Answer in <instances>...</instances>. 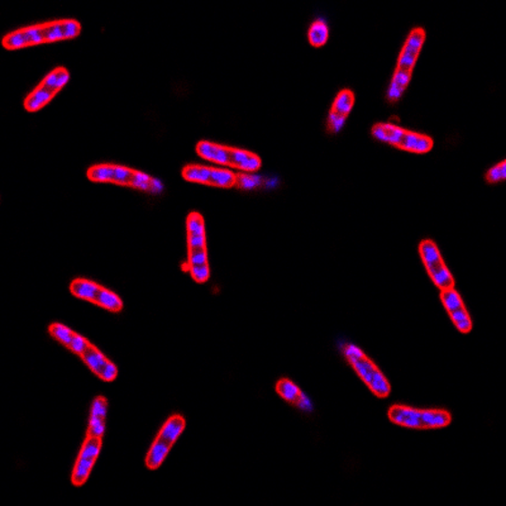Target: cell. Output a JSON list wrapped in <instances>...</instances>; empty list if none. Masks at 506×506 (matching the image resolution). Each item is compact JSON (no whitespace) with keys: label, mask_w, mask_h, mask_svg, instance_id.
Instances as JSON below:
<instances>
[{"label":"cell","mask_w":506,"mask_h":506,"mask_svg":"<svg viewBox=\"0 0 506 506\" xmlns=\"http://www.w3.org/2000/svg\"><path fill=\"white\" fill-rule=\"evenodd\" d=\"M82 33V24L76 20H58L33 24L12 31L2 40L3 48L9 51L33 48L43 43L67 41Z\"/></svg>","instance_id":"6da1fadb"},{"label":"cell","mask_w":506,"mask_h":506,"mask_svg":"<svg viewBox=\"0 0 506 506\" xmlns=\"http://www.w3.org/2000/svg\"><path fill=\"white\" fill-rule=\"evenodd\" d=\"M86 178L92 182L126 186V188L148 192V194H160L161 191H164V184L160 180L144 172H139V170L132 169V167L122 166V164H93L86 172Z\"/></svg>","instance_id":"7a4b0ae2"},{"label":"cell","mask_w":506,"mask_h":506,"mask_svg":"<svg viewBox=\"0 0 506 506\" xmlns=\"http://www.w3.org/2000/svg\"><path fill=\"white\" fill-rule=\"evenodd\" d=\"M186 247H188L189 274L197 284H206L210 279L208 257L206 220L200 213L191 212L186 217Z\"/></svg>","instance_id":"3957f363"},{"label":"cell","mask_w":506,"mask_h":506,"mask_svg":"<svg viewBox=\"0 0 506 506\" xmlns=\"http://www.w3.org/2000/svg\"><path fill=\"white\" fill-rule=\"evenodd\" d=\"M198 156L219 166L231 167L240 173H253L262 166V160L253 152L223 146L216 142L200 141L195 147Z\"/></svg>","instance_id":"277c9868"},{"label":"cell","mask_w":506,"mask_h":506,"mask_svg":"<svg viewBox=\"0 0 506 506\" xmlns=\"http://www.w3.org/2000/svg\"><path fill=\"white\" fill-rule=\"evenodd\" d=\"M372 138L399 150L412 154H427L433 148V138L422 133L402 129L393 123H377L371 129Z\"/></svg>","instance_id":"5b68a950"},{"label":"cell","mask_w":506,"mask_h":506,"mask_svg":"<svg viewBox=\"0 0 506 506\" xmlns=\"http://www.w3.org/2000/svg\"><path fill=\"white\" fill-rule=\"evenodd\" d=\"M391 423L411 430H439L451 424L452 417L442 409H415L406 405H394L389 409Z\"/></svg>","instance_id":"8992f818"},{"label":"cell","mask_w":506,"mask_h":506,"mask_svg":"<svg viewBox=\"0 0 506 506\" xmlns=\"http://www.w3.org/2000/svg\"><path fill=\"white\" fill-rule=\"evenodd\" d=\"M347 361L355 369L359 377L361 378L366 386L378 397H387L391 393V386L387 378L385 377L380 368L372 362L363 351L355 344H346L343 349Z\"/></svg>","instance_id":"52a82bcc"},{"label":"cell","mask_w":506,"mask_h":506,"mask_svg":"<svg viewBox=\"0 0 506 506\" xmlns=\"http://www.w3.org/2000/svg\"><path fill=\"white\" fill-rule=\"evenodd\" d=\"M185 418L180 414L172 415L164 422L146 455L145 464L148 470L155 471L163 466L176 440L185 431Z\"/></svg>","instance_id":"ba28073f"},{"label":"cell","mask_w":506,"mask_h":506,"mask_svg":"<svg viewBox=\"0 0 506 506\" xmlns=\"http://www.w3.org/2000/svg\"><path fill=\"white\" fill-rule=\"evenodd\" d=\"M69 80L70 73L67 67H56L26 96L23 102L24 110L28 113L43 110L65 88Z\"/></svg>","instance_id":"9c48e42d"},{"label":"cell","mask_w":506,"mask_h":506,"mask_svg":"<svg viewBox=\"0 0 506 506\" xmlns=\"http://www.w3.org/2000/svg\"><path fill=\"white\" fill-rule=\"evenodd\" d=\"M69 290L77 299L88 301L107 312L120 313L123 310V300L114 291L102 287L98 282L84 278L74 279L70 282Z\"/></svg>","instance_id":"30bf717a"},{"label":"cell","mask_w":506,"mask_h":506,"mask_svg":"<svg viewBox=\"0 0 506 506\" xmlns=\"http://www.w3.org/2000/svg\"><path fill=\"white\" fill-rule=\"evenodd\" d=\"M419 254L431 281L440 291L455 288V279L447 267L439 248L433 241L422 242L419 244Z\"/></svg>","instance_id":"8fae6325"},{"label":"cell","mask_w":506,"mask_h":506,"mask_svg":"<svg viewBox=\"0 0 506 506\" xmlns=\"http://www.w3.org/2000/svg\"><path fill=\"white\" fill-rule=\"evenodd\" d=\"M235 173L231 170L206 164H188L182 167V179L194 184L213 186V188L232 189L235 186Z\"/></svg>","instance_id":"7c38bea8"},{"label":"cell","mask_w":506,"mask_h":506,"mask_svg":"<svg viewBox=\"0 0 506 506\" xmlns=\"http://www.w3.org/2000/svg\"><path fill=\"white\" fill-rule=\"evenodd\" d=\"M103 438L86 436L84 439L82 448L77 455L73 474H71V484L75 487H82L88 483L90 474L94 468L96 459L101 455Z\"/></svg>","instance_id":"4fadbf2b"},{"label":"cell","mask_w":506,"mask_h":506,"mask_svg":"<svg viewBox=\"0 0 506 506\" xmlns=\"http://www.w3.org/2000/svg\"><path fill=\"white\" fill-rule=\"evenodd\" d=\"M425 37H427V33H425L423 28L417 27L412 30V32L406 37L405 42H404L394 73L402 74V75L408 77L413 76V71H414L419 55L423 49Z\"/></svg>","instance_id":"5bb4252c"},{"label":"cell","mask_w":506,"mask_h":506,"mask_svg":"<svg viewBox=\"0 0 506 506\" xmlns=\"http://www.w3.org/2000/svg\"><path fill=\"white\" fill-rule=\"evenodd\" d=\"M355 93L351 89H342L338 93L333 103H332L331 110H329L327 124H325L328 133L335 135L343 129L347 118H349L353 105H355Z\"/></svg>","instance_id":"9a60e30c"},{"label":"cell","mask_w":506,"mask_h":506,"mask_svg":"<svg viewBox=\"0 0 506 506\" xmlns=\"http://www.w3.org/2000/svg\"><path fill=\"white\" fill-rule=\"evenodd\" d=\"M79 357L84 365L104 383H111L118 377L117 366L94 344H90Z\"/></svg>","instance_id":"2e32d148"},{"label":"cell","mask_w":506,"mask_h":506,"mask_svg":"<svg viewBox=\"0 0 506 506\" xmlns=\"http://www.w3.org/2000/svg\"><path fill=\"white\" fill-rule=\"evenodd\" d=\"M440 300L445 306L449 318L461 333L467 334L472 331V321L466 309L464 300L461 295L456 291V289H447L440 291Z\"/></svg>","instance_id":"e0dca14e"},{"label":"cell","mask_w":506,"mask_h":506,"mask_svg":"<svg viewBox=\"0 0 506 506\" xmlns=\"http://www.w3.org/2000/svg\"><path fill=\"white\" fill-rule=\"evenodd\" d=\"M48 331L56 342L62 344L65 349L75 353L76 356L82 355L84 351L92 344L88 338L83 337L82 334L73 331L67 325L61 324V323H52L49 325Z\"/></svg>","instance_id":"ac0fdd59"},{"label":"cell","mask_w":506,"mask_h":506,"mask_svg":"<svg viewBox=\"0 0 506 506\" xmlns=\"http://www.w3.org/2000/svg\"><path fill=\"white\" fill-rule=\"evenodd\" d=\"M275 390L281 399L291 404V405L297 406L300 411L310 413L315 409L309 397L300 390V387L297 386V384L289 380V378H281V380H279L278 384H276Z\"/></svg>","instance_id":"d6986e66"},{"label":"cell","mask_w":506,"mask_h":506,"mask_svg":"<svg viewBox=\"0 0 506 506\" xmlns=\"http://www.w3.org/2000/svg\"><path fill=\"white\" fill-rule=\"evenodd\" d=\"M108 400L107 397L99 395L94 397L90 408V417L86 436L104 437L105 423H107Z\"/></svg>","instance_id":"ffe728a7"},{"label":"cell","mask_w":506,"mask_h":506,"mask_svg":"<svg viewBox=\"0 0 506 506\" xmlns=\"http://www.w3.org/2000/svg\"><path fill=\"white\" fill-rule=\"evenodd\" d=\"M329 39L328 24L324 21L316 20L310 24L308 30V40L313 48H322Z\"/></svg>","instance_id":"44dd1931"},{"label":"cell","mask_w":506,"mask_h":506,"mask_svg":"<svg viewBox=\"0 0 506 506\" xmlns=\"http://www.w3.org/2000/svg\"><path fill=\"white\" fill-rule=\"evenodd\" d=\"M262 180L259 176L253 175L250 173H235V189L240 191H253L261 185Z\"/></svg>","instance_id":"7402d4cb"},{"label":"cell","mask_w":506,"mask_h":506,"mask_svg":"<svg viewBox=\"0 0 506 506\" xmlns=\"http://www.w3.org/2000/svg\"><path fill=\"white\" fill-rule=\"evenodd\" d=\"M506 179V161L496 164L489 172L486 173L485 180L490 184H496V182H504Z\"/></svg>","instance_id":"603a6c76"}]
</instances>
